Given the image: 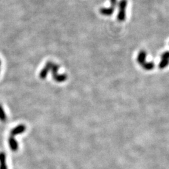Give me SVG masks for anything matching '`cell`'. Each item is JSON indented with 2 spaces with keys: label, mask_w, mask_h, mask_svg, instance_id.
Instances as JSON below:
<instances>
[{
  "label": "cell",
  "mask_w": 169,
  "mask_h": 169,
  "mask_svg": "<svg viewBox=\"0 0 169 169\" xmlns=\"http://www.w3.org/2000/svg\"><path fill=\"white\" fill-rule=\"evenodd\" d=\"M52 77L53 80H55L56 82H58V83H63L68 78V76L65 74H58Z\"/></svg>",
  "instance_id": "9c48e42d"
},
{
  "label": "cell",
  "mask_w": 169,
  "mask_h": 169,
  "mask_svg": "<svg viewBox=\"0 0 169 169\" xmlns=\"http://www.w3.org/2000/svg\"><path fill=\"white\" fill-rule=\"evenodd\" d=\"M53 64V63L50 61L46 63L45 65L44 66V67L41 69V70L40 72L39 77L41 80H45L47 77L48 73H49V72L51 71V68H52Z\"/></svg>",
  "instance_id": "277c9868"
},
{
  "label": "cell",
  "mask_w": 169,
  "mask_h": 169,
  "mask_svg": "<svg viewBox=\"0 0 169 169\" xmlns=\"http://www.w3.org/2000/svg\"><path fill=\"white\" fill-rule=\"evenodd\" d=\"M27 127L24 124H20L15 127H14L10 131L11 136L15 137L21 134H23L26 131Z\"/></svg>",
  "instance_id": "8992f818"
},
{
  "label": "cell",
  "mask_w": 169,
  "mask_h": 169,
  "mask_svg": "<svg viewBox=\"0 0 169 169\" xmlns=\"http://www.w3.org/2000/svg\"><path fill=\"white\" fill-rule=\"evenodd\" d=\"M169 65V51L165 52L161 56L160 62L159 65V68L161 70L165 68Z\"/></svg>",
  "instance_id": "5b68a950"
},
{
  "label": "cell",
  "mask_w": 169,
  "mask_h": 169,
  "mask_svg": "<svg viewBox=\"0 0 169 169\" xmlns=\"http://www.w3.org/2000/svg\"><path fill=\"white\" fill-rule=\"evenodd\" d=\"M127 6V0H120L118 3V13L117 20L119 22H124L126 18V8Z\"/></svg>",
  "instance_id": "7a4b0ae2"
},
{
  "label": "cell",
  "mask_w": 169,
  "mask_h": 169,
  "mask_svg": "<svg viewBox=\"0 0 169 169\" xmlns=\"http://www.w3.org/2000/svg\"><path fill=\"white\" fill-rule=\"evenodd\" d=\"M6 120H7L6 113L5 111L3 105L0 103V121L5 122L6 121Z\"/></svg>",
  "instance_id": "30bf717a"
},
{
  "label": "cell",
  "mask_w": 169,
  "mask_h": 169,
  "mask_svg": "<svg viewBox=\"0 0 169 169\" xmlns=\"http://www.w3.org/2000/svg\"><path fill=\"white\" fill-rule=\"evenodd\" d=\"M0 169H8L6 164V155L5 152H0Z\"/></svg>",
  "instance_id": "ba28073f"
},
{
  "label": "cell",
  "mask_w": 169,
  "mask_h": 169,
  "mask_svg": "<svg viewBox=\"0 0 169 169\" xmlns=\"http://www.w3.org/2000/svg\"><path fill=\"white\" fill-rule=\"evenodd\" d=\"M8 142L9 149L12 152H16L18 150L19 144L15 137L10 135V137L8 138Z\"/></svg>",
  "instance_id": "52a82bcc"
},
{
  "label": "cell",
  "mask_w": 169,
  "mask_h": 169,
  "mask_svg": "<svg viewBox=\"0 0 169 169\" xmlns=\"http://www.w3.org/2000/svg\"><path fill=\"white\" fill-rule=\"evenodd\" d=\"M110 6L109 8H102L100 9V13L103 16H110L114 13L115 7L117 4V0H110Z\"/></svg>",
  "instance_id": "3957f363"
},
{
  "label": "cell",
  "mask_w": 169,
  "mask_h": 169,
  "mask_svg": "<svg viewBox=\"0 0 169 169\" xmlns=\"http://www.w3.org/2000/svg\"><path fill=\"white\" fill-rule=\"evenodd\" d=\"M2 65V61H1V59H0V67H1Z\"/></svg>",
  "instance_id": "8fae6325"
},
{
  "label": "cell",
  "mask_w": 169,
  "mask_h": 169,
  "mask_svg": "<svg viewBox=\"0 0 169 169\" xmlns=\"http://www.w3.org/2000/svg\"><path fill=\"white\" fill-rule=\"evenodd\" d=\"M147 52L145 50H141L137 57V61L138 63L146 70H152L155 67V64L153 62H146Z\"/></svg>",
  "instance_id": "6da1fadb"
}]
</instances>
